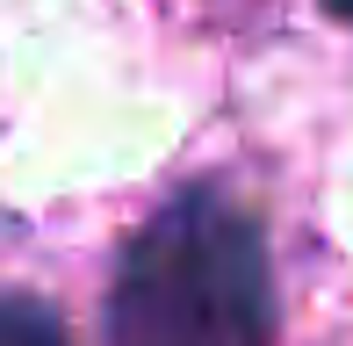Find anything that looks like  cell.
Here are the masks:
<instances>
[{"mask_svg":"<svg viewBox=\"0 0 353 346\" xmlns=\"http://www.w3.org/2000/svg\"><path fill=\"white\" fill-rule=\"evenodd\" d=\"M325 14H339V22H353V0H325Z\"/></svg>","mask_w":353,"mask_h":346,"instance_id":"3957f363","label":"cell"},{"mask_svg":"<svg viewBox=\"0 0 353 346\" xmlns=\"http://www.w3.org/2000/svg\"><path fill=\"white\" fill-rule=\"evenodd\" d=\"M0 346H65V325L37 296H0Z\"/></svg>","mask_w":353,"mask_h":346,"instance_id":"7a4b0ae2","label":"cell"},{"mask_svg":"<svg viewBox=\"0 0 353 346\" xmlns=\"http://www.w3.org/2000/svg\"><path fill=\"white\" fill-rule=\"evenodd\" d=\"M108 346H274L267 231L231 187L202 181L123 238L101 296Z\"/></svg>","mask_w":353,"mask_h":346,"instance_id":"6da1fadb","label":"cell"}]
</instances>
